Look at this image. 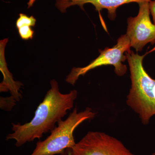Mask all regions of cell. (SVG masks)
Here are the masks:
<instances>
[{"instance_id":"cell-2","label":"cell","mask_w":155,"mask_h":155,"mask_svg":"<svg viewBox=\"0 0 155 155\" xmlns=\"http://www.w3.org/2000/svg\"><path fill=\"white\" fill-rule=\"evenodd\" d=\"M125 54L131 81L126 104L138 115L143 125H148L155 115V79L149 75L143 67L145 55L140 56L132 51Z\"/></svg>"},{"instance_id":"cell-8","label":"cell","mask_w":155,"mask_h":155,"mask_svg":"<svg viewBox=\"0 0 155 155\" xmlns=\"http://www.w3.org/2000/svg\"><path fill=\"white\" fill-rule=\"evenodd\" d=\"M8 39L5 38L0 41V70L3 75V80L0 84V91L8 92L14 97L17 102L22 98L20 88L23 84L14 80L13 75L9 71L5 57V50Z\"/></svg>"},{"instance_id":"cell-1","label":"cell","mask_w":155,"mask_h":155,"mask_svg":"<svg viewBox=\"0 0 155 155\" xmlns=\"http://www.w3.org/2000/svg\"><path fill=\"white\" fill-rule=\"evenodd\" d=\"M50 84L51 88L37 107L33 119L24 124L12 123L13 132L7 135L6 140H15L16 146L20 147L36 139H40L45 134L51 132L56 123L73 107L78 97L76 90L62 94L55 80H51Z\"/></svg>"},{"instance_id":"cell-5","label":"cell","mask_w":155,"mask_h":155,"mask_svg":"<svg viewBox=\"0 0 155 155\" xmlns=\"http://www.w3.org/2000/svg\"><path fill=\"white\" fill-rule=\"evenodd\" d=\"M72 155H135L114 137L90 131L71 150Z\"/></svg>"},{"instance_id":"cell-12","label":"cell","mask_w":155,"mask_h":155,"mask_svg":"<svg viewBox=\"0 0 155 155\" xmlns=\"http://www.w3.org/2000/svg\"><path fill=\"white\" fill-rule=\"evenodd\" d=\"M36 0H29L28 2L27 3V5H28V9L30 8L33 6L34 4L36 2Z\"/></svg>"},{"instance_id":"cell-9","label":"cell","mask_w":155,"mask_h":155,"mask_svg":"<svg viewBox=\"0 0 155 155\" xmlns=\"http://www.w3.org/2000/svg\"><path fill=\"white\" fill-rule=\"evenodd\" d=\"M36 19L33 16H28L20 13L16 22V26L18 29L19 36L22 39L27 41L32 39L34 31L32 27L36 24Z\"/></svg>"},{"instance_id":"cell-11","label":"cell","mask_w":155,"mask_h":155,"mask_svg":"<svg viewBox=\"0 0 155 155\" xmlns=\"http://www.w3.org/2000/svg\"><path fill=\"white\" fill-rule=\"evenodd\" d=\"M150 13L153 17V22L155 25V0L151 1L149 2Z\"/></svg>"},{"instance_id":"cell-4","label":"cell","mask_w":155,"mask_h":155,"mask_svg":"<svg viewBox=\"0 0 155 155\" xmlns=\"http://www.w3.org/2000/svg\"><path fill=\"white\" fill-rule=\"evenodd\" d=\"M131 47L130 40L127 35H122L117 40V44L112 48H106L100 50V55L88 65L83 67H74L67 75L66 81L72 85L81 76L97 67L111 65L115 67V72L119 76H123L126 73L127 67L122 62L127 60L125 53L130 51Z\"/></svg>"},{"instance_id":"cell-13","label":"cell","mask_w":155,"mask_h":155,"mask_svg":"<svg viewBox=\"0 0 155 155\" xmlns=\"http://www.w3.org/2000/svg\"><path fill=\"white\" fill-rule=\"evenodd\" d=\"M67 155H72V152H71V150L69 152V153H68V154Z\"/></svg>"},{"instance_id":"cell-7","label":"cell","mask_w":155,"mask_h":155,"mask_svg":"<svg viewBox=\"0 0 155 155\" xmlns=\"http://www.w3.org/2000/svg\"><path fill=\"white\" fill-rule=\"evenodd\" d=\"M151 0H56L55 6L62 13L67 12L68 8L78 5L84 11V5L86 4H91L94 6L96 11H100L103 9L108 11V17L111 20L116 18V10L120 6L132 2L139 3L142 2H150Z\"/></svg>"},{"instance_id":"cell-6","label":"cell","mask_w":155,"mask_h":155,"mask_svg":"<svg viewBox=\"0 0 155 155\" xmlns=\"http://www.w3.org/2000/svg\"><path fill=\"white\" fill-rule=\"evenodd\" d=\"M150 2L138 3V14L127 19V35L131 47L141 51L148 43L155 44V25L150 18Z\"/></svg>"},{"instance_id":"cell-10","label":"cell","mask_w":155,"mask_h":155,"mask_svg":"<svg viewBox=\"0 0 155 155\" xmlns=\"http://www.w3.org/2000/svg\"><path fill=\"white\" fill-rule=\"evenodd\" d=\"M17 101L14 97L11 96L7 97H1V108L5 111H11L15 105Z\"/></svg>"},{"instance_id":"cell-3","label":"cell","mask_w":155,"mask_h":155,"mask_svg":"<svg viewBox=\"0 0 155 155\" xmlns=\"http://www.w3.org/2000/svg\"><path fill=\"white\" fill-rule=\"evenodd\" d=\"M96 113L91 108L87 107L78 112L76 107L67 119L58 122V125L51 134L43 141L37 143L30 155L68 154L76 144L73 133L78 126L87 120L94 118Z\"/></svg>"},{"instance_id":"cell-14","label":"cell","mask_w":155,"mask_h":155,"mask_svg":"<svg viewBox=\"0 0 155 155\" xmlns=\"http://www.w3.org/2000/svg\"><path fill=\"white\" fill-rule=\"evenodd\" d=\"M152 155H155V152L153 153L152 154Z\"/></svg>"}]
</instances>
